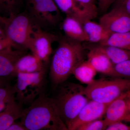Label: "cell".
I'll use <instances>...</instances> for the list:
<instances>
[{"label":"cell","instance_id":"cell-1","mask_svg":"<svg viewBox=\"0 0 130 130\" xmlns=\"http://www.w3.org/2000/svg\"><path fill=\"white\" fill-rule=\"evenodd\" d=\"M51 60L50 76L54 88L66 82L77 66L84 60L85 49L81 42L65 37L60 38Z\"/></svg>","mask_w":130,"mask_h":130},{"label":"cell","instance_id":"cell-2","mask_svg":"<svg viewBox=\"0 0 130 130\" xmlns=\"http://www.w3.org/2000/svg\"><path fill=\"white\" fill-rule=\"evenodd\" d=\"M20 119L28 130H68L52 98L44 94L24 109Z\"/></svg>","mask_w":130,"mask_h":130},{"label":"cell","instance_id":"cell-3","mask_svg":"<svg viewBox=\"0 0 130 130\" xmlns=\"http://www.w3.org/2000/svg\"><path fill=\"white\" fill-rule=\"evenodd\" d=\"M56 88L58 89L56 94L51 97L68 129L70 124L90 100L85 94V87L79 84L66 81Z\"/></svg>","mask_w":130,"mask_h":130},{"label":"cell","instance_id":"cell-4","mask_svg":"<svg viewBox=\"0 0 130 130\" xmlns=\"http://www.w3.org/2000/svg\"><path fill=\"white\" fill-rule=\"evenodd\" d=\"M36 27L25 10L11 17L4 18L3 29L6 38L16 49L29 50Z\"/></svg>","mask_w":130,"mask_h":130},{"label":"cell","instance_id":"cell-5","mask_svg":"<svg viewBox=\"0 0 130 130\" xmlns=\"http://www.w3.org/2000/svg\"><path fill=\"white\" fill-rule=\"evenodd\" d=\"M130 90V79L115 78L95 80L85 88L84 94L90 100L109 104Z\"/></svg>","mask_w":130,"mask_h":130},{"label":"cell","instance_id":"cell-6","mask_svg":"<svg viewBox=\"0 0 130 130\" xmlns=\"http://www.w3.org/2000/svg\"><path fill=\"white\" fill-rule=\"evenodd\" d=\"M25 11L37 28L50 31L61 20L54 0H24Z\"/></svg>","mask_w":130,"mask_h":130},{"label":"cell","instance_id":"cell-7","mask_svg":"<svg viewBox=\"0 0 130 130\" xmlns=\"http://www.w3.org/2000/svg\"><path fill=\"white\" fill-rule=\"evenodd\" d=\"M46 70L34 73H18L13 86L16 101L23 106H29L43 94L46 84Z\"/></svg>","mask_w":130,"mask_h":130},{"label":"cell","instance_id":"cell-8","mask_svg":"<svg viewBox=\"0 0 130 130\" xmlns=\"http://www.w3.org/2000/svg\"><path fill=\"white\" fill-rule=\"evenodd\" d=\"M60 38L51 31L35 28L31 40L29 50L46 65L53 52L52 44Z\"/></svg>","mask_w":130,"mask_h":130},{"label":"cell","instance_id":"cell-9","mask_svg":"<svg viewBox=\"0 0 130 130\" xmlns=\"http://www.w3.org/2000/svg\"><path fill=\"white\" fill-rule=\"evenodd\" d=\"M99 23L111 34L130 31V16L118 6L105 13L100 18Z\"/></svg>","mask_w":130,"mask_h":130},{"label":"cell","instance_id":"cell-10","mask_svg":"<svg viewBox=\"0 0 130 130\" xmlns=\"http://www.w3.org/2000/svg\"><path fill=\"white\" fill-rule=\"evenodd\" d=\"M109 104L89 100L70 124L68 130H77L78 127L84 124L101 119L105 115Z\"/></svg>","mask_w":130,"mask_h":130},{"label":"cell","instance_id":"cell-11","mask_svg":"<svg viewBox=\"0 0 130 130\" xmlns=\"http://www.w3.org/2000/svg\"><path fill=\"white\" fill-rule=\"evenodd\" d=\"M27 53L12 47L0 51V77L7 78L16 76V66L19 58Z\"/></svg>","mask_w":130,"mask_h":130},{"label":"cell","instance_id":"cell-12","mask_svg":"<svg viewBox=\"0 0 130 130\" xmlns=\"http://www.w3.org/2000/svg\"><path fill=\"white\" fill-rule=\"evenodd\" d=\"M126 93L114 100L108 106L104 119L106 127L112 123L125 121L129 114Z\"/></svg>","mask_w":130,"mask_h":130},{"label":"cell","instance_id":"cell-13","mask_svg":"<svg viewBox=\"0 0 130 130\" xmlns=\"http://www.w3.org/2000/svg\"><path fill=\"white\" fill-rule=\"evenodd\" d=\"M61 27L68 38L81 42H88L82 23L76 18L66 16L61 23Z\"/></svg>","mask_w":130,"mask_h":130},{"label":"cell","instance_id":"cell-14","mask_svg":"<svg viewBox=\"0 0 130 130\" xmlns=\"http://www.w3.org/2000/svg\"><path fill=\"white\" fill-rule=\"evenodd\" d=\"M87 58L96 72L112 76L114 64L105 54L93 47L88 53Z\"/></svg>","mask_w":130,"mask_h":130},{"label":"cell","instance_id":"cell-15","mask_svg":"<svg viewBox=\"0 0 130 130\" xmlns=\"http://www.w3.org/2000/svg\"><path fill=\"white\" fill-rule=\"evenodd\" d=\"M46 66L33 54L26 53L21 56L17 61L16 66V75L18 73H34L46 71Z\"/></svg>","mask_w":130,"mask_h":130},{"label":"cell","instance_id":"cell-16","mask_svg":"<svg viewBox=\"0 0 130 130\" xmlns=\"http://www.w3.org/2000/svg\"><path fill=\"white\" fill-rule=\"evenodd\" d=\"M88 42L100 44L105 41L111 35L100 23L92 20H87L82 23Z\"/></svg>","mask_w":130,"mask_h":130},{"label":"cell","instance_id":"cell-17","mask_svg":"<svg viewBox=\"0 0 130 130\" xmlns=\"http://www.w3.org/2000/svg\"><path fill=\"white\" fill-rule=\"evenodd\" d=\"M24 109L16 101L7 104L0 112V130H7L12 124L21 118Z\"/></svg>","mask_w":130,"mask_h":130},{"label":"cell","instance_id":"cell-18","mask_svg":"<svg viewBox=\"0 0 130 130\" xmlns=\"http://www.w3.org/2000/svg\"><path fill=\"white\" fill-rule=\"evenodd\" d=\"M60 11L66 16H72L83 23L92 20L88 14L78 5L74 0H54Z\"/></svg>","mask_w":130,"mask_h":130},{"label":"cell","instance_id":"cell-19","mask_svg":"<svg viewBox=\"0 0 130 130\" xmlns=\"http://www.w3.org/2000/svg\"><path fill=\"white\" fill-rule=\"evenodd\" d=\"M93 47L105 54L114 65L130 59V51L118 47L99 44Z\"/></svg>","mask_w":130,"mask_h":130},{"label":"cell","instance_id":"cell-20","mask_svg":"<svg viewBox=\"0 0 130 130\" xmlns=\"http://www.w3.org/2000/svg\"><path fill=\"white\" fill-rule=\"evenodd\" d=\"M96 73L88 60H84L74 68L72 74L81 83L88 85L95 80L94 77Z\"/></svg>","mask_w":130,"mask_h":130},{"label":"cell","instance_id":"cell-21","mask_svg":"<svg viewBox=\"0 0 130 130\" xmlns=\"http://www.w3.org/2000/svg\"><path fill=\"white\" fill-rule=\"evenodd\" d=\"M24 0H0V16L8 18L23 11Z\"/></svg>","mask_w":130,"mask_h":130},{"label":"cell","instance_id":"cell-22","mask_svg":"<svg viewBox=\"0 0 130 130\" xmlns=\"http://www.w3.org/2000/svg\"><path fill=\"white\" fill-rule=\"evenodd\" d=\"M99 44L114 46L130 51V31L111 34L106 40Z\"/></svg>","mask_w":130,"mask_h":130},{"label":"cell","instance_id":"cell-23","mask_svg":"<svg viewBox=\"0 0 130 130\" xmlns=\"http://www.w3.org/2000/svg\"><path fill=\"white\" fill-rule=\"evenodd\" d=\"M112 77L130 79V59L114 65Z\"/></svg>","mask_w":130,"mask_h":130},{"label":"cell","instance_id":"cell-24","mask_svg":"<svg viewBox=\"0 0 130 130\" xmlns=\"http://www.w3.org/2000/svg\"><path fill=\"white\" fill-rule=\"evenodd\" d=\"M78 5L83 9L92 20L97 16L98 8L95 4V0H74Z\"/></svg>","mask_w":130,"mask_h":130},{"label":"cell","instance_id":"cell-25","mask_svg":"<svg viewBox=\"0 0 130 130\" xmlns=\"http://www.w3.org/2000/svg\"><path fill=\"white\" fill-rule=\"evenodd\" d=\"M16 101L13 86L7 85L0 87V102L6 104Z\"/></svg>","mask_w":130,"mask_h":130},{"label":"cell","instance_id":"cell-26","mask_svg":"<svg viewBox=\"0 0 130 130\" xmlns=\"http://www.w3.org/2000/svg\"><path fill=\"white\" fill-rule=\"evenodd\" d=\"M106 128L104 120L101 119L91 121L79 126L77 130H103Z\"/></svg>","mask_w":130,"mask_h":130},{"label":"cell","instance_id":"cell-27","mask_svg":"<svg viewBox=\"0 0 130 130\" xmlns=\"http://www.w3.org/2000/svg\"><path fill=\"white\" fill-rule=\"evenodd\" d=\"M116 0H98V10L101 12H106Z\"/></svg>","mask_w":130,"mask_h":130},{"label":"cell","instance_id":"cell-28","mask_svg":"<svg viewBox=\"0 0 130 130\" xmlns=\"http://www.w3.org/2000/svg\"><path fill=\"white\" fill-rule=\"evenodd\" d=\"M105 130H130V126L122 123V121H119L108 126Z\"/></svg>","mask_w":130,"mask_h":130},{"label":"cell","instance_id":"cell-29","mask_svg":"<svg viewBox=\"0 0 130 130\" xmlns=\"http://www.w3.org/2000/svg\"><path fill=\"white\" fill-rule=\"evenodd\" d=\"M115 6L123 8L130 16V0H116Z\"/></svg>","mask_w":130,"mask_h":130},{"label":"cell","instance_id":"cell-30","mask_svg":"<svg viewBox=\"0 0 130 130\" xmlns=\"http://www.w3.org/2000/svg\"><path fill=\"white\" fill-rule=\"evenodd\" d=\"M7 130H28L23 123L15 121L12 124Z\"/></svg>","mask_w":130,"mask_h":130},{"label":"cell","instance_id":"cell-31","mask_svg":"<svg viewBox=\"0 0 130 130\" xmlns=\"http://www.w3.org/2000/svg\"><path fill=\"white\" fill-rule=\"evenodd\" d=\"M12 47L10 43L7 40L0 41V51L8 47Z\"/></svg>","mask_w":130,"mask_h":130},{"label":"cell","instance_id":"cell-32","mask_svg":"<svg viewBox=\"0 0 130 130\" xmlns=\"http://www.w3.org/2000/svg\"><path fill=\"white\" fill-rule=\"evenodd\" d=\"M7 40L6 38L4 30L2 26L0 25V41H5V40Z\"/></svg>","mask_w":130,"mask_h":130},{"label":"cell","instance_id":"cell-33","mask_svg":"<svg viewBox=\"0 0 130 130\" xmlns=\"http://www.w3.org/2000/svg\"><path fill=\"white\" fill-rule=\"evenodd\" d=\"M6 79L0 77V87L5 86L7 84Z\"/></svg>","mask_w":130,"mask_h":130},{"label":"cell","instance_id":"cell-34","mask_svg":"<svg viewBox=\"0 0 130 130\" xmlns=\"http://www.w3.org/2000/svg\"><path fill=\"white\" fill-rule=\"evenodd\" d=\"M126 98H127V101H128L129 110L130 112V90L128 91L126 93Z\"/></svg>","mask_w":130,"mask_h":130},{"label":"cell","instance_id":"cell-35","mask_svg":"<svg viewBox=\"0 0 130 130\" xmlns=\"http://www.w3.org/2000/svg\"><path fill=\"white\" fill-rule=\"evenodd\" d=\"M7 104L5 103L0 102V112L5 109Z\"/></svg>","mask_w":130,"mask_h":130},{"label":"cell","instance_id":"cell-36","mask_svg":"<svg viewBox=\"0 0 130 130\" xmlns=\"http://www.w3.org/2000/svg\"><path fill=\"white\" fill-rule=\"evenodd\" d=\"M4 18H3L1 16H0V25L2 26L3 28V22H4Z\"/></svg>","mask_w":130,"mask_h":130},{"label":"cell","instance_id":"cell-37","mask_svg":"<svg viewBox=\"0 0 130 130\" xmlns=\"http://www.w3.org/2000/svg\"><path fill=\"white\" fill-rule=\"evenodd\" d=\"M125 121H128V122H129V121H130V113L128 115V116L126 118Z\"/></svg>","mask_w":130,"mask_h":130},{"label":"cell","instance_id":"cell-38","mask_svg":"<svg viewBox=\"0 0 130 130\" xmlns=\"http://www.w3.org/2000/svg\"><path fill=\"white\" fill-rule=\"evenodd\" d=\"M129 122H130V121H129Z\"/></svg>","mask_w":130,"mask_h":130}]
</instances>
